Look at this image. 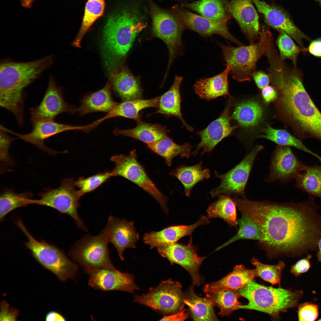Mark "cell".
Returning a JSON list of instances; mask_svg holds the SVG:
<instances>
[{"instance_id":"cell-1","label":"cell","mask_w":321,"mask_h":321,"mask_svg":"<svg viewBox=\"0 0 321 321\" xmlns=\"http://www.w3.org/2000/svg\"><path fill=\"white\" fill-rule=\"evenodd\" d=\"M299 203H279L250 200L245 196L233 199L241 212L249 216L264 234L259 242L270 257L298 256L317 251L321 237V207L309 196Z\"/></svg>"},{"instance_id":"cell-2","label":"cell","mask_w":321,"mask_h":321,"mask_svg":"<svg viewBox=\"0 0 321 321\" xmlns=\"http://www.w3.org/2000/svg\"><path fill=\"white\" fill-rule=\"evenodd\" d=\"M270 82L278 92L274 103L279 118L301 141L311 138L321 141V112L306 90L297 67L278 69Z\"/></svg>"},{"instance_id":"cell-3","label":"cell","mask_w":321,"mask_h":321,"mask_svg":"<svg viewBox=\"0 0 321 321\" xmlns=\"http://www.w3.org/2000/svg\"><path fill=\"white\" fill-rule=\"evenodd\" d=\"M52 55L24 62L10 59L0 64V105L11 112L19 125L24 122L25 89L52 65Z\"/></svg>"},{"instance_id":"cell-4","label":"cell","mask_w":321,"mask_h":321,"mask_svg":"<svg viewBox=\"0 0 321 321\" xmlns=\"http://www.w3.org/2000/svg\"><path fill=\"white\" fill-rule=\"evenodd\" d=\"M146 26L133 10H123L109 17L103 30L102 48L109 73L119 67L138 34Z\"/></svg>"},{"instance_id":"cell-5","label":"cell","mask_w":321,"mask_h":321,"mask_svg":"<svg viewBox=\"0 0 321 321\" xmlns=\"http://www.w3.org/2000/svg\"><path fill=\"white\" fill-rule=\"evenodd\" d=\"M237 291L248 301L247 305H242L238 309L261 311L274 319H278L280 313L296 306L303 295L301 290L266 287L252 280Z\"/></svg>"},{"instance_id":"cell-6","label":"cell","mask_w":321,"mask_h":321,"mask_svg":"<svg viewBox=\"0 0 321 321\" xmlns=\"http://www.w3.org/2000/svg\"><path fill=\"white\" fill-rule=\"evenodd\" d=\"M259 39L257 43L238 47L218 43L226 65L230 68L229 73L236 81H250L258 60L274 47L273 36L269 29H263Z\"/></svg>"},{"instance_id":"cell-7","label":"cell","mask_w":321,"mask_h":321,"mask_svg":"<svg viewBox=\"0 0 321 321\" xmlns=\"http://www.w3.org/2000/svg\"><path fill=\"white\" fill-rule=\"evenodd\" d=\"M17 226L28 239L25 243L36 260L44 267L54 274L61 281L73 278L78 270V266L71 261L64 252L56 247L44 241H39L30 233L20 220Z\"/></svg>"},{"instance_id":"cell-8","label":"cell","mask_w":321,"mask_h":321,"mask_svg":"<svg viewBox=\"0 0 321 321\" xmlns=\"http://www.w3.org/2000/svg\"><path fill=\"white\" fill-rule=\"evenodd\" d=\"M108 243L103 230L95 236L87 235L75 243L70 254L89 274L100 269L114 270L116 268L109 258Z\"/></svg>"},{"instance_id":"cell-9","label":"cell","mask_w":321,"mask_h":321,"mask_svg":"<svg viewBox=\"0 0 321 321\" xmlns=\"http://www.w3.org/2000/svg\"><path fill=\"white\" fill-rule=\"evenodd\" d=\"M73 178L64 179L59 187L47 188L38 194L40 199L29 200V204H36L53 208L72 217L79 228L87 231L88 229L78 213L79 200L81 196L75 188Z\"/></svg>"},{"instance_id":"cell-10","label":"cell","mask_w":321,"mask_h":321,"mask_svg":"<svg viewBox=\"0 0 321 321\" xmlns=\"http://www.w3.org/2000/svg\"><path fill=\"white\" fill-rule=\"evenodd\" d=\"M137 157L135 150L131 151L128 155L119 154L112 156L110 160L115 163V166L111 171L112 176H121L135 184L153 197L168 214V198L150 178L137 161Z\"/></svg>"},{"instance_id":"cell-11","label":"cell","mask_w":321,"mask_h":321,"mask_svg":"<svg viewBox=\"0 0 321 321\" xmlns=\"http://www.w3.org/2000/svg\"><path fill=\"white\" fill-rule=\"evenodd\" d=\"M180 283L169 279L151 288L147 294L134 296L133 301L164 314H171L183 310L184 294Z\"/></svg>"},{"instance_id":"cell-12","label":"cell","mask_w":321,"mask_h":321,"mask_svg":"<svg viewBox=\"0 0 321 321\" xmlns=\"http://www.w3.org/2000/svg\"><path fill=\"white\" fill-rule=\"evenodd\" d=\"M261 145L254 147L237 165L223 174L216 171L215 176L221 180L220 184L210 193L213 198L221 195L245 196V189L255 158L263 149Z\"/></svg>"},{"instance_id":"cell-13","label":"cell","mask_w":321,"mask_h":321,"mask_svg":"<svg viewBox=\"0 0 321 321\" xmlns=\"http://www.w3.org/2000/svg\"><path fill=\"white\" fill-rule=\"evenodd\" d=\"M157 250L160 254L168 259L171 265L177 264L185 269L190 275L194 285L199 286L203 283V278L199 270L206 257L198 256L197 248L192 244L191 238L187 245L175 243L158 247Z\"/></svg>"},{"instance_id":"cell-14","label":"cell","mask_w":321,"mask_h":321,"mask_svg":"<svg viewBox=\"0 0 321 321\" xmlns=\"http://www.w3.org/2000/svg\"><path fill=\"white\" fill-rule=\"evenodd\" d=\"M305 166L294 154L290 147L278 145L272 155L266 181L270 183L278 180L288 183L295 179Z\"/></svg>"},{"instance_id":"cell-15","label":"cell","mask_w":321,"mask_h":321,"mask_svg":"<svg viewBox=\"0 0 321 321\" xmlns=\"http://www.w3.org/2000/svg\"><path fill=\"white\" fill-rule=\"evenodd\" d=\"M74 109L65 101L61 89L57 86L54 77L50 75L42 100L37 106L29 110L30 121L55 120L61 113H74Z\"/></svg>"},{"instance_id":"cell-16","label":"cell","mask_w":321,"mask_h":321,"mask_svg":"<svg viewBox=\"0 0 321 321\" xmlns=\"http://www.w3.org/2000/svg\"><path fill=\"white\" fill-rule=\"evenodd\" d=\"M175 10L178 21L183 28L194 31L204 37L217 34L239 46L243 45L229 32L227 26V21H214L178 7Z\"/></svg>"},{"instance_id":"cell-17","label":"cell","mask_w":321,"mask_h":321,"mask_svg":"<svg viewBox=\"0 0 321 321\" xmlns=\"http://www.w3.org/2000/svg\"><path fill=\"white\" fill-rule=\"evenodd\" d=\"M232 97H229L227 105L220 115L211 122L204 129L196 133L201 138V141L196 145V149L192 154L195 156L199 151L202 149L201 155L206 152L211 153L215 147L224 138L232 135L238 125L232 126L230 122L232 116L229 109Z\"/></svg>"},{"instance_id":"cell-18","label":"cell","mask_w":321,"mask_h":321,"mask_svg":"<svg viewBox=\"0 0 321 321\" xmlns=\"http://www.w3.org/2000/svg\"><path fill=\"white\" fill-rule=\"evenodd\" d=\"M182 28L179 22L168 14L158 12L153 16V32L155 36L166 43L168 48V69L182 48L181 36Z\"/></svg>"},{"instance_id":"cell-19","label":"cell","mask_w":321,"mask_h":321,"mask_svg":"<svg viewBox=\"0 0 321 321\" xmlns=\"http://www.w3.org/2000/svg\"><path fill=\"white\" fill-rule=\"evenodd\" d=\"M258 11L263 16L265 22L277 30L284 32L304 49L302 40L310 39L293 23L287 13L282 8L269 4L260 0H252Z\"/></svg>"},{"instance_id":"cell-20","label":"cell","mask_w":321,"mask_h":321,"mask_svg":"<svg viewBox=\"0 0 321 321\" xmlns=\"http://www.w3.org/2000/svg\"><path fill=\"white\" fill-rule=\"evenodd\" d=\"M32 125V130L28 133L20 134L10 130L9 133L16 135L18 138L35 146L51 155L58 152L46 146L44 141L47 139L60 133L73 130H83L85 126H76L58 122L55 120H37L31 122Z\"/></svg>"},{"instance_id":"cell-21","label":"cell","mask_w":321,"mask_h":321,"mask_svg":"<svg viewBox=\"0 0 321 321\" xmlns=\"http://www.w3.org/2000/svg\"><path fill=\"white\" fill-rule=\"evenodd\" d=\"M252 0H231L225 4L230 15L237 21L250 44L259 38V16Z\"/></svg>"},{"instance_id":"cell-22","label":"cell","mask_w":321,"mask_h":321,"mask_svg":"<svg viewBox=\"0 0 321 321\" xmlns=\"http://www.w3.org/2000/svg\"><path fill=\"white\" fill-rule=\"evenodd\" d=\"M89 274L88 285L96 289L119 290L131 293L140 289L135 283L133 276L116 269H98Z\"/></svg>"},{"instance_id":"cell-23","label":"cell","mask_w":321,"mask_h":321,"mask_svg":"<svg viewBox=\"0 0 321 321\" xmlns=\"http://www.w3.org/2000/svg\"><path fill=\"white\" fill-rule=\"evenodd\" d=\"M103 230L106 234L109 242L116 248L122 261L124 260V250L128 248H136V243L139 238L133 222L112 216L109 217Z\"/></svg>"},{"instance_id":"cell-24","label":"cell","mask_w":321,"mask_h":321,"mask_svg":"<svg viewBox=\"0 0 321 321\" xmlns=\"http://www.w3.org/2000/svg\"><path fill=\"white\" fill-rule=\"evenodd\" d=\"M208 219L207 217L203 216L193 224L171 226L159 232L146 233L143 237V242L149 245L150 249L176 243L185 236L189 235L191 237L192 233L197 227L209 223Z\"/></svg>"},{"instance_id":"cell-25","label":"cell","mask_w":321,"mask_h":321,"mask_svg":"<svg viewBox=\"0 0 321 321\" xmlns=\"http://www.w3.org/2000/svg\"><path fill=\"white\" fill-rule=\"evenodd\" d=\"M256 276L257 269H249L243 265H237L232 271L220 280L206 284L203 288L207 294H214L224 290H237L246 284Z\"/></svg>"},{"instance_id":"cell-26","label":"cell","mask_w":321,"mask_h":321,"mask_svg":"<svg viewBox=\"0 0 321 321\" xmlns=\"http://www.w3.org/2000/svg\"><path fill=\"white\" fill-rule=\"evenodd\" d=\"M109 73L113 89L123 100L141 99L140 81L126 68L119 67Z\"/></svg>"},{"instance_id":"cell-27","label":"cell","mask_w":321,"mask_h":321,"mask_svg":"<svg viewBox=\"0 0 321 321\" xmlns=\"http://www.w3.org/2000/svg\"><path fill=\"white\" fill-rule=\"evenodd\" d=\"M160 96L149 99H141L125 100L118 103L111 111L102 118L90 124L92 128L107 119L117 117H122L134 119L141 120L140 112L149 108H158Z\"/></svg>"},{"instance_id":"cell-28","label":"cell","mask_w":321,"mask_h":321,"mask_svg":"<svg viewBox=\"0 0 321 321\" xmlns=\"http://www.w3.org/2000/svg\"><path fill=\"white\" fill-rule=\"evenodd\" d=\"M230 70V67L227 65L221 73L197 81L193 86L195 92L200 98L208 101L220 96L231 97L228 90V80Z\"/></svg>"},{"instance_id":"cell-29","label":"cell","mask_w":321,"mask_h":321,"mask_svg":"<svg viewBox=\"0 0 321 321\" xmlns=\"http://www.w3.org/2000/svg\"><path fill=\"white\" fill-rule=\"evenodd\" d=\"M180 76H175L172 85L166 92L160 96L158 108L153 114H160L167 117H175L179 118L189 131L193 130L184 120L181 112V97L180 87L182 80Z\"/></svg>"},{"instance_id":"cell-30","label":"cell","mask_w":321,"mask_h":321,"mask_svg":"<svg viewBox=\"0 0 321 321\" xmlns=\"http://www.w3.org/2000/svg\"><path fill=\"white\" fill-rule=\"evenodd\" d=\"M111 86L108 83L101 89L85 95L81 105L75 108L74 113L83 116L94 112L111 111L118 103L112 98Z\"/></svg>"},{"instance_id":"cell-31","label":"cell","mask_w":321,"mask_h":321,"mask_svg":"<svg viewBox=\"0 0 321 321\" xmlns=\"http://www.w3.org/2000/svg\"><path fill=\"white\" fill-rule=\"evenodd\" d=\"M169 130L164 126L158 124H151L137 121V125L133 128L122 130L116 128L113 133L122 135L139 140L147 144L156 141L168 136Z\"/></svg>"},{"instance_id":"cell-32","label":"cell","mask_w":321,"mask_h":321,"mask_svg":"<svg viewBox=\"0 0 321 321\" xmlns=\"http://www.w3.org/2000/svg\"><path fill=\"white\" fill-rule=\"evenodd\" d=\"M263 109L258 102L250 100L237 104L235 106L232 118L240 127L249 128L256 127L262 119Z\"/></svg>"},{"instance_id":"cell-33","label":"cell","mask_w":321,"mask_h":321,"mask_svg":"<svg viewBox=\"0 0 321 321\" xmlns=\"http://www.w3.org/2000/svg\"><path fill=\"white\" fill-rule=\"evenodd\" d=\"M202 163L201 161L192 166L181 165L169 173L182 184L184 188V193L188 197L190 196L192 189L197 183L210 177V170L203 169Z\"/></svg>"},{"instance_id":"cell-34","label":"cell","mask_w":321,"mask_h":321,"mask_svg":"<svg viewBox=\"0 0 321 321\" xmlns=\"http://www.w3.org/2000/svg\"><path fill=\"white\" fill-rule=\"evenodd\" d=\"M147 144V147L152 152L163 158L169 166H171L172 160L175 157L179 156L189 158L192 149L189 143L177 144L168 136Z\"/></svg>"},{"instance_id":"cell-35","label":"cell","mask_w":321,"mask_h":321,"mask_svg":"<svg viewBox=\"0 0 321 321\" xmlns=\"http://www.w3.org/2000/svg\"><path fill=\"white\" fill-rule=\"evenodd\" d=\"M184 303L189 307L194 321L218 320L212 303L206 297L198 296L191 287L184 295Z\"/></svg>"},{"instance_id":"cell-36","label":"cell","mask_w":321,"mask_h":321,"mask_svg":"<svg viewBox=\"0 0 321 321\" xmlns=\"http://www.w3.org/2000/svg\"><path fill=\"white\" fill-rule=\"evenodd\" d=\"M184 5L214 21H227L230 18L224 0H199Z\"/></svg>"},{"instance_id":"cell-37","label":"cell","mask_w":321,"mask_h":321,"mask_svg":"<svg viewBox=\"0 0 321 321\" xmlns=\"http://www.w3.org/2000/svg\"><path fill=\"white\" fill-rule=\"evenodd\" d=\"M295 179L297 188L321 199V166L306 165Z\"/></svg>"},{"instance_id":"cell-38","label":"cell","mask_w":321,"mask_h":321,"mask_svg":"<svg viewBox=\"0 0 321 321\" xmlns=\"http://www.w3.org/2000/svg\"><path fill=\"white\" fill-rule=\"evenodd\" d=\"M207 210L208 219L218 218L225 221L230 226L237 228L236 204L229 196L221 195Z\"/></svg>"},{"instance_id":"cell-39","label":"cell","mask_w":321,"mask_h":321,"mask_svg":"<svg viewBox=\"0 0 321 321\" xmlns=\"http://www.w3.org/2000/svg\"><path fill=\"white\" fill-rule=\"evenodd\" d=\"M258 138L270 140L279 145L292 147L306 152L317 158L319 155L306 147L302 141L284 130L275 129L268 125L262 130Z\"/></svg>"},{"instance_id":"cell-40","label":"cell","mask_w":321,"mask_h":321,"mask_svg":"<svg viewBox=\"0 0 321 321\" xmlns=\"http://www.w3.org/2000/svg\"><path fill=\"white\" fill-rule=\"evenodd\" d=\"M105 6V0H88L86 4L81 28L72 45L81 47L80 43L84 35L96 20L103 15Z\"/></svg>"},{"instance_id":"cell-41","label":"cell","mask_w":321,"mask_h":321,"mask_svg":"<svg viewBox=\"0 0 321 321\" xmlns=\"http://www.w3.org/2000/svg\"><path fill=\"white\" fill-rule=\"evenodd\" d=\"M241 218L237 220L239 228L237 234L232 238L218 247L217 251L237 240L248 239L261 241L264 234L260 227L248 215L241 212Z\"/></svg>"},{"instance_id":"cell-42","label":"cell","mask_w":321,"mask_h":321,"mask_svg":"<svg viewBox=\"0 0 321 321\" xmlns=\"http://www.w3.org/2000/svg\"><path fill=\"white\" fill-rule=\"evenodd\" d=\"M206 296L214 306L220 309L218 314L222 316L229 315L242 305L238 301L242 296L237 290L222 291L214 294H207Z\"/></svg>"},{"instance_id":"cell-43","label":"cell","mask_w":321,"mask_h":321,"mask_svg":"<svg viewBox=\"0 0 321 321\" xmlns=\"http://www.w3.org/2000/svg\"><path fill=\"white\" fill-rule=\"evenodd\" d=\"M33 194L31 192L17 193L11 188L6 189L0 197V220L13 210L28 205V200Z\"/></svg>"},{"instance_id":"cell-44","label":"cell","mask_w":321,"mask_h":321,"mask_svg":"<svg viewBox=\"0 0 321 321\" xmlns=\"http://www.w3.org/2000/svg\"><path fill=\"white\" fill-rule=\"evenodd\" d=\"M279 34L276 40L278 48L279 57L282 60L287 59L291 60L294 66H296L297 59L302 49L297 46L292 38L281 30H278Z\"/></svg>"},{"instance_id":"cell-45","label":"cell","mask_w":321,"mask_h":321,"mask_svg":"<svg viewBox=\"0 0 321 321\" xmlns=\"http://www.w3.org/2000/svg\"><path fill=\"white\" fill-rule=\"evenodd\" d=\"M251 262L256 267L258 276L272 284H280L281 272L285 267L283 261L279 262L276 265H266L261 263L254 257Z\"/></svg>"},{"instance_id":"cell-46","label":"cell","mask_w":321,"mask_h":321,"mask_svg":"<svg viewBox=\"0 0 321 321\" xmlns=\"http://www.w3.org/2000/svg\"><path fill=\"white\" fill-rule=\"evenodd\" d=\"M111 176V171H106L87 178L80 177L75 181V186L79 189L78 191L82 196L94 191Z\"/></svg>"},{"instance_id":"cell-47","label":"cell","mask_w":321,"mask_h":321,"mask_svg":"<svg viewBox=\"0 0 321 321\" xmlns=\"http://www.w3.org/2000/svg\"><path fill=\"white\" fill-rule=\"evenodd\" d=\"M298 314L299 321H314L318 316V306L309 302L300 304L298 307Z\"/></svg>"},{"instance_id":"cell-48","label":"cell","mask_w":321,"mask_h":321,"mask_svg":"<svg viewBox=\"0 0 321 321\" xmlns=\"http://www.w3.org/2000/svg\"><path fill=\"white\" fill-rule=\"evenodd\" d=\"M6 133L0 130V160L3 164L11 165L14 162L9 154L8 150L15 139L7 135Z\"/></svg>"},{"instance_id":"cell-49","label":"cell","mask_w":321,"mask_h":321,"mask_svg":"<svg viewBox=\"0 0 321 321\" xmlns=\"http://www.w3.org/2000/svg\"><path fill=\"white\" fill-rule=\"evenodd\" d=\"M19 311L14 308L10 307L6 301L0 303V321H16Z\"/></svg>"},{"instance_id":"cell-50","label":"cell","mask_w":321,"mask_h":321,"mask_svg":"<svg viewBox=\"0 0 321 321\" xmlns=\"http://www.w3.org/2000/svg\"><path fill=\"white\" fill-rule=\"evenodd\" d=\"M312 255L308 254L307 257L298 261L293 265L291 268L290 272L295 276H298L302 273L307 271L311 267L310 259Z\"/></svg>"},{"instance_id":"cell-51","label":"cell","mask_w":321,"mask_h":321,"mask_svg":"<svg viewBox=\"0 0 321 321\" xmlns=\"http://www.w3.org/2000/svg\"><path fill=\"white\" fill-rule=\"evenodd\" d=\"M251 78L260 89H262L268 85L270 82V77L268 74L262 70L255 71L252 75Z\"/></svg>"},{"instance_id":"cell-52","label":"cell","mask_w":321,"mask_h":321,"mask_svg":"<svg viewBox=\"0 0 321 321\" xmlns=\"http://www.w3.org/2000/svg\"><path fill=\"white\" fill-rule=\"evenodd\" d=\"M261 90L262 96L264 102L266 104L274 102L277 98L278 92L273 86L268 85Z\"/></svg>"},{"instance_id":"cell-53","label":"cell","mask_w":321,"mask_h":321,"mask_svg":"<svg viewBox=\"0 0 321 321\" xmlns=\"http://www.w3.org/2000/svg\"><path fill=\"white\" fill-rule=\"evenodd\" d=\"M307 50L311 54L317 57H321V38L314 40L310 43Z\"/></svg>"},{"instance_id":"cell-54","label":"cell","mask_w":321,"mask_h":321,"mask_svg":"<svg viewBox=\"0 0 321 321\" xmlns=\"http://www.w3.org/2000/svg\"><path fill=\"white\" fill-rule=\"evenodd\" d=\"M189 317V313L186 312L185 310L176 313L165 316L160 321H183Z\"/></svg>"},{"instance_id":"cell-55","label":"cell","mask_w":321,"mask_h":321,"mask_svg":"<svg viewBox=\"0 0 321 321\" xmlns=\"http://www.w3.org/2000/svg\"><path fill=\"white\" fill-rule=\"evenodd\" d=\"M45 320L47 321H63L66 320L63 316L58 312L52 311L46 314Z\"/></svg>"},{"instance_id":"cell-56","label":"cell","mask_w":321,"mask_h":321,"mask_svg":"<svg viewBox=\"0 0 321 321\" xmlns=\"http://www.w3.org/2000/svg\"><path fill=\"white\" fill-rule=\"evenodd\" d=\"M35 0H21V4L23 7L29 8L31 7L33 2Z\"/></svg>"},{"instance_id":"cell-57","label":"cell","mask_w":321,"mask_h":321,"mask_svg":"<svg viewBox=\"0 0 321 321\" xmlns=\"http://www.w3.org/2000/svg\"><path fill=\"white\" fill-rule=\"evenodd\" d=\"M317 246L318 251L317 254V256L318 260L321 262V237L318 241Z\"/></svg>"},{"instance_id":"cell-58","label":"cell","mask_w":321,"mask_h":321,"mask_svg":"<svg viewBox=\"0 0 321 321\" xmlns=\"http://www.w3.org/2000/svg\"><path fill=\"white\" fill-rule=\"evenodd\" d=\"M317 159H318L319 160V161H320V162H321V156H319V157Z\"/></svg>"},{"instance_id":"cell-59","label":"cell","mask_w":321,"mask_h":321,"mask_svg":"<svg viewBox=\"0 0 321 321\" xmlns=\"http://www.w3.org/2000/svg\"><path fill=\"white\" fill-rule=\"evenodd\" d=\"M316 0L317 1L319 2V3L320 4V6H321V0Z\"/></svg>"},{"instance_id":"cell-60","label":"cell","mask_w":321,"mask_h":321,"mask_svg":"<svg viewBox=\"0 0 321 321\" xmlns=\"http://www.w3.org/2000/svg\"><path fill=\"white\" fill-rule=\"evenodd\" d=\"M319 320V321H321V318L320 320Z\"/></svg>"}]
</instances>
